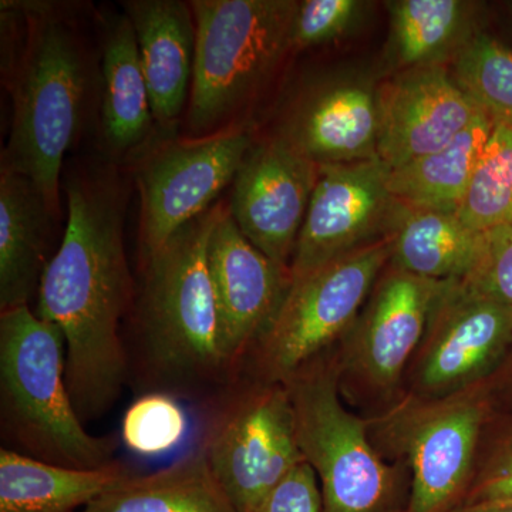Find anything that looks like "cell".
I'll list each match as a JSON object with an SVG mask.
<instances>
[{"instance_id": "obj_1", "label": "cell", "mask_w": 512, "mask_h": 512, "mask_svg": "<svg viewBox=\"0 0 512 512\" xmlns=\"http://www.w3.org/2000/svg\"><path fill=\"white\" fill-rule=\"evenodd\" d=\"M66 194V231L40 282L36 315L62 330L67 387L86 424L103 419L128 387L123 326L136 288L119 185L70 178Z\"/></svg>"}, {"instance_id": "obj_2", "label": "cell", "mask_w": 512, "mask_h": 512, "mask_svg": "<svg viewBox=\"0 0 512 512\" xmlns=\"http://www.w3.org/2000/svg\"><path fill=\"white\" fill-rule=\"evenodd\" d=\"M225 207L218 202L144 256L123 328L128 387L198 409L235 377L220 348L208 242Z\"/></svg>"}, {"instance_id": "obj_3", "label": "cell", "mask_w": 512, "mask_h": 512, "mask_svg": "<svg viewBox=\"0 0 512 512\" xmlns=\"http://www.w3.org/2000/svg\"><path fill=\"white\" fill-rule=\"evenodd\" d=\"M0 437L2 448L55 466L116 461V439L90 434L74 409L62 330L29 306L0 312Z\"/></svg>"}, {"instance_id": "obj_4", "label": "cell", "mask_w": 512, "mask_h": 512, "mask_svg": "<svg viewBox=\"0 0 512 512\" xmlns=\"http://www.w3.org/2000/svg\"><path fill=\"white\" fill-rule=\"evenodd\" d=\"M305 463L318 477L322 512H406L412 478L373 446L366 417L343 402L333 348L284 380Z\"/></svg>"}, {"instance_id": "obj_5", "label": "cell", "mask_w": 512, "mask_h": 512, "mask_svg": "<svg viewBox=\"0 0 512 512\" xmlns=\"http://www.w3.org/2000/svg\"><path fill=\"white\" fill-rule=\"evenodd\" d=\"M73 30L39 16L13 79V119L2 167L25 175L56 214L63 158L82 123L87 67Z\"/></svg>"}, {"instance_id": "obj_6", "label": "cell", "mask_w": 512, "mask_h": 512, "mask_svg": "<svg viewBox=\"0 0 512 512\" xmlns=\"http://www.w3.org/2000/svg\"><path fill=\"white\" fill-rule=\"evenodd\" d=\"M195 60L188 124L221 126L292 49L295 0H194Z\"/></svg>"}, {"instance_id": "obj_7", "label": "cell", "mask_w": 512, "mask_h": 512, "mask_svg": "<svg viewBox=\"0 0 512 512\" xmlns=\"http://www.w3.org/2000/svg\"><path fill=\"white\" fill-rule=\"evenodd\" d=\"M494 412L487 384L441 397L403 394L386 412L369 417V436L386 460L412 478L406 512H451L466 498L478 447Z\"/></svg>"}, {"instance_id": "obj_8", "label": "cell", "mask_w": 512, "mask_h": 512, "mask_svg": "<svg viewBox=\"0 0 512 512\" xmlns=\"http://www.w3.org/2000/svg\"><path fill=\"white\" fill-rule=\"evenodd\" d=\"M200 410L198 448L237 512H256L305 463L284 382L237 373Z\"/></svg>"}, {"instance_id": "obj_9", "label": "cell", "mask_w": 512, "mask_h": 512, "mask_svg": "<svg viewBox=\"0 0 512 512\" xmlns=\"http://www.w3.org/2000/svg\"><path fill=\"white\" fill-rule=\"evenodd\" d=\"M446 282L387 264L333 346L340 396L360 416L375 417L402 399L407 367Z\"/></svg>"}, {"instance_id": "obj_10", "label": "cell", "mask_w": 512, "mask_h": 512, "mask_svg": "<svg viewBox=\"0 0 512 512\" xmlns=\"http://www.w3.org/2000/svg\"><path fill=\"white\" fill-rule=\"evenodd\" d=\"M389 261V238H383L291 278L281 308L237 373L284 382L313 357L332 349L352 325Z\"/></svg>"}, {"instance_id": "obj_11", "label": "cell", "mask_w": 512, "mask_h": 512, "mask_svg": "<svg viewBox=\"0 0 512 512\" xmlns=\"http://www.w3.org/2000/svg\"><path fill=\"white\" fill-rule=\"evenodd\" d=\"M512 348V306L450 279L437 296L419 348L404 376V394L441 399L487 383Z\"/></svg>"}, {"instance_id": "obj_12", "label": "cell", "mask_w": 512, "mask_h": 512, "mask_svg": "<svg viewBox=\"0 0 512 512\" xmlns=\"http://www.w3.org/2000/svg\"><path fill=\"white\" fill-rule=\"evenodd\" d=\"M252 144L251 133L241 128L168 144L148 158L137 177L141 258L214 207L215 198L234 183Z\"/></svg>"}, {"instance_id": "obj_13", "label": "cell", "mask_w": 512, "mask_h": 512, "mask_svg": "<svg viewBox=\"0 0 512 512\" xmlns=\"http://www.w3.org/2000/svg\"><path fill=\"white\" fill-rule=\"evenodd\" d=\"M390 171L379 157L320 165L291 278L387 238L400 205L389 190Z\"/></svg>"}, {"instance_id": "obj_14", "label": "cell", "mask_w": 512, "mask_h": 512, "mask_svg": "<svg viewBox=\"0 0 512 512\" xmlns=\"http://www.w3.org/2000/svg\"><path fill=\"white\" fill-rule=\"evenodd\" d=\"M319 167L274 137L252 144L232 183L229 214L255 248L284 268L291 269Z\"/></svg>"}, {"instance_id": "obj_15", "label": "cell", "mask_w": 512, "mask_h": 512, "mask_svg": "<svg viewBox=\"0 0 512 512\" xmlns=\"http://www.w3.org/2000/svg\"><path fill=\"white\" fill-rule=\"evenodd\" d=\"M208 272L221 352L237 375L249 349L281 308L291 286V269L255 248L225 208L208 242Z\"/></svg>"}, {"instance_id": "obj_16", "label": "cell", "mask_w": 512, "mask_h": 512, "mask_svg": "<svg viewBox=\"0 0 512 512\" xmlns=\"http://www.w3.org/2000/svg\"><path fill=\"white\" fill-rule=\"evenodd\" d=\"M377 157L392 170L443 150L484 114L446 66L394 73L377 86Z\"/></svg>"}, {"instance_id": "obj_17", "label": "cell", "mask_w": 512, "mask_h": 512, "mask_svg": "<svg viewBox=\"0 0 512 512\" xmlns=\"http://www.w3.org/2000/svg\"><path fill=\"white\" fill-rule=\"evenodd\" d=\"M278 137L319 165L377 157V86L338 80L316 87L296 104Z\"/></svg>"}, {"instance_id": "obj_18", "label": "cell", "mask_w": 512, "mask_h": 512, "mask_svg": "<svg viewBox=\"0 0 512 512\" xmlns=\"http://www.w3.org/2000/svg\"><path fill=\"white\" fill-rule=\"evenodd\" d=\"M123 5L136 33L154 120L168 126L190 100L194 13L190 3L180 0H131Z\"/></svg>"}, {"instance_id": "obj_19", "label": "cell", "mask_w": 512, "mask_h": 512, "mask_svg": "<svg viewBox=\"0 0 512 512\" xmlns=\"http://www.w3.org/2000/svg\"><path fill=\"white\" fill-rule=\"evenodd\" d=\"M49 205L25 175L0 171V312L29 306L50 259L46 258Z\"/></svg>"}, {"instance_id": "obj_20", "label": "cell", "mask_w": 512, "mask_h": 512, "mask_svg": "<svg viewBox=\"0 0 512 512\" xmlns=\"http://www.w3.org/2000/svg\"><path fill=\"white\" fill-rule=\"evenodd\" d=\"M387 238L390 265L436 281L467 279L484 251V232L468 227L457 212L407 207L402 202Z\"/></svg>"}, {"instance_id": "obj_21", "label": "cell", "mask_w": 512, "mask_h": 512, "mask_svg": "<svg viewBox=\"0 0 512 512\" xmlns=\"http://www.w3.org/2000/svg\"><path fill=\"white\" fill-rule=\"evenodd\" d=\"M133 471L55 466L0 448V512H80Z\"/></svg>"}, {"instance_id": "obj_22", "label": "cell", "mask_w": 512, "mask_h": 512, "mask_svg": "<svg viewBox=\"0 0 512 512\" xmlns=\"http://www.w3.org/2000/svg\"><path fill=\"white\" fill-rule=\"evenodd\" d=\"M101 80L104 141L111 153L124 154L146 140L154 121L136 33L127 15L106 20Z\"/></svg>"}, {"instance_id": "obj_23", "label": "cell", "mask_w": 512, "mask_h": 512, "mask_svg": "<svg viewBox=\"0 0 512 512\" xmlns=\"http://www.w3.org/2000/svg\"><path fill=\"white\" fill-rule=\"evenodd\" d=\"M387 60L394 72L446 66L477 35V3L464 0H394Z\"/></svg>"}, {"instance_id": "obj_24", "label": "cell", "mask_w": 512, "mask_h": 512, "mask_svg": "<svg viewBox=\"0 0 512 512\" xmlns=\"http://www.w3.org/2000/svg\"><path fill=\"white\" fill-rule=\"evenodd\" d=\"M80 512H237L197 448L171 466L124 478Z\"/></svg>"}, {"instance_id": "obj_25", "label": "cell", "mask_w": 512, "mask_h": 512, "mask_svg": "<svg viewBox=\"0 0 512 512\" xmlns=\"http://www.w3.org/2000/svg\"><path fill=\"white\" fill-rule=\"evenodd\" d=\"M494 123L485 114L443 150L394 168L389 190L407 207L458 212Z\"/></svg>"}, {"instance_id": "obj_26", "label": "cell", "mask_w": 512, "mask_h": 512, "mask_svg": "<svg viewBox=\"0 0 512 512\" xmlns=\"http://www.w3.org/2000/svg\"><path fill=\"white\" fill-rule=\"evenodd\" d=\"M453 79L494 126L512 127V50L478 32L453 60Z\"/></svg>"}, {"instance_id": "obj_27", "label": "cell", "mask_w": 512, "mask_h": 512, "mask_svg": "<svg viewBox=\"0 0 512 512\" xmlns=\"http://www.w3.org/2000/svg\"><path fill=\"white\" fill-rule=\"evenodd\" d=\"M457 214L480 232L512 225V127L494 126Z\"/></svg>"}, {"instance_id": "obj_28", "label": "cell", "mask_w": 512, "mask_h": 512, "mask_svg": "<svg viewBox=\"0 0 512 512\" xmlns=\"http://www.w3.org/2000/svg\"><path fill=\"white\" fill-rule=\"evenodd\" d=\"M188 419L180 402L167 394L136 397L124 413L121 439L143 457L163 456L184 440Z\"/></svg>"}, {"instance_id": "obj_29", "label": "cell", "mask_w": 512, "mask_h": 512, "mask_svg": "<svg viewBox=\"0 0 512 512\" xmlns=\"http://www.w3.org/2000/svg\"><path fill=\"white\" fill-rule=\"evenodd\" d=\"M512 503V410H494L485 423L473 480L461 507Z\"/></svg>"}, {"instance_id": "obj_30", "label": "cell", "mask_w": 512, "mask_h": 512, "mask_svg": "<svg viewBox=\"0 0 512 512\" xmlns=\"http://www.w3.org/2000/svg\"><path fill=\"white\" fill-rule=\"evenodd\" d=\"M370 3L360 0H305L299 2L292 30V49L326 45L348 35L359 25Z\"/></svg>"}, {"instance_id": "obj_31", "label": "cell", "mask_w": 512, "mask_h": 512, "mask_svg": "<svg viewBox=\"0 0 512 512\" xmlns=\"http://www.w3.org/2000/svg\"><path fill=\"white\" fill-rule=\"evenodd\" d=\"M464 281L488 298L512 306V225L484 231L483 255Z\"/></svg>"}, {"instance_id": "obj_32", "label": "cell", "mask_w": 512, "mask_h": 512, "mask_svg": "<svg viewBox=\"0 0 512 512\" xmlns=\"http://www.w3.org/2000/svg\"><path fill=\"white\" fill-rule=\"evenodd\" d=\"M256 512H322L318 477L308 463L296 467Z\"/></svg>"}, {"instance_id": "obj_33", "label": "cell", "mask_w": 512, "mask_h": 512, "mask_svg": "<svg viewBox=\"0 0 512 512\" xmlns=\"http://www.w3.org/2000/svg\"><path fill=\"white\" fill-rule=\"evenodd\" d=\"M485 384L494 410H512V348L503 365Z\"/></svg>"}, {"instance_id": "obj_34", "label": "cell", "mask_w": 512, "mask_h": 512, "mask_svg": "<svg viewBox=\"0 0 512 512\" xmlns=\"http://www.w3.org/2000/svg\"><path fill=\"white\" fill-rule=\"evenodd\" d=\"M451 512H512L511 504L474 505V507H458Z\"/></svg>"}]
</instances>
